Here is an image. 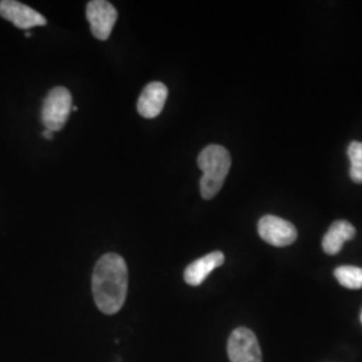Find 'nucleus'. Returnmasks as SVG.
<instances>
[{"label": "nucleus", "instance_id": "1", "mask_svg": "<svg viewBox=\"0 0 362 362\" xmlns=\"http://www.w3.org/2000/svg\"><path fill=\"white\" fill-rule=\"evenodd\" d=\"M91 288L95 305L107 315H113L125 303L128 294V266L124 258L115 252L105 254L97 262Z\"/></svg>", "mask_w": 362, "mask_h": 362}, {"label": "nucleus", "instance_id": "2", "mask_svg": "<svg viewBox=\"0 0 362 362\" xmlns=\"http://www.w3.org/2000/svg\"><path fill=\"white\" fill-rule=\"evenodd\" d=\"M231 163L230 152L221 145L211 144L200 152L197 165L203 172L200 180V194L203 199L211 200L219 194L231 169Z\"/></svg>", "mask_w": 362, "mask_h": 362}, {"label": "nucleus", "instance_id": "3", "mask_svg": "<svg viewBox=\"0 0 362 362\" xmlns=\"http://www.w3.org/2000/svg\"><path fill=\"white\" fill-rule=\"evenodd\" d=\"M73 109L71 93L64 86H57L46 95L42 106V122L45 128L58 132L65 127Z\"/></svg>", "mask_w": 362, "mask_h": 362}, {"label": "nucleus", "instance_id": "4", "mask_svg": "<svg viewBox=\"0 0 362 362\" xmlns=\"http://www.w3.org/2000/svg\"><path fill=\"white\" fill-rule=\"evenodd\" d=\"M227 351L231 362H263L258 338L247 327L233 330L228 338Z\"/></svg>", "mask_w": 362, "mask_h": 362}, {"label": "nucleus", "instance_id": "5", "mask_svg": "<svg viewBox=\"0 0 362 362\" xmlns=\"http://www.w3.org/2000/svg\"><path fill=\"white\" fill-rule=\"evenodd\" d=\"M259 236L269 245L275 247H286L297 240V228L287 220L266 215L258 223Z\"/></svg>", "mask_w": 362, "mask_h": 362}, {"label": "nucleus", "instance_id": "6", "mask_svg": "<svg viewBox=\"0 0 362 362\" xmlns=\"http://www.w3.org/2000/svg\"><path fill=\"white\" fill-rule=\"evenodd\" d=\"M86 18L90 23L93 35L100 40H107L116 25L118 13L112 3L106 0H93L88 3Z\"/></svg>", "mask_w": 362, "mask_h": 362}, {"label": "nucleus", "instance_id": "7", "mask_svg": "<svg viewBox=\"0 0 362 362\" xmlns=\"http://www.w3.org/2000/svg\"><path fill=\"white\" fill-rule=\"evenodd\" d=\"M0 16L10 21L21 30H30L33 27L45 26L47 23L42 13H37L34 8L16 0L0 1Z\"/></svg>", "mask_w": 362, "mask_h": 362}, {"label": "nucleus", "instance_id": "8", "mask_svg": "<svg viewBox=\"0 0 362 362\" xmlns=\"http://www.w3.org/2000/svg\"><path fill=\"white\" fill-rule=\"evenodd\" d=\"M168 98V88L163 82H152L144 88L137 101V110L144 118L158 116Z\"/></svg>", "mask_w": 362, "mask_h": 362}, {"label": "nucleus", "instance_id": "9", "mask_svg": "<svg viewBox=\"0 0 362 362\" xmlns=\"http://www.w3.org/2000/svg\"><path fill=\"white\" fill-rule=\"evenodd\" d=\"M224 254L214 251L203 258L192 262L184 272V281L189 286H200L211 272L224 263Z\"/></svg>", "mask_w": 362, "mask_h": 362}, {"label": "nucleus", "instance_id": "10", "mask_svg": "<svg viewBox=\"0 0 362 362\" xmlns=\"http://www.w3.org/2000/svg\"><path fill=\"white\" fill-rule=\"evenodd\" d=\"M354 236L356 228L351 223L346 220H337L325 235L322 239V248L327 255H336L342 250L344 243L353 239Z\"/></svg>", "mask_w": 362, "mask_h": 362}, {"label": "nucleus", "instance_id": "11", "mask_svg": "<svg viewBox=\"0 0 362 362\" xmlns=\"http://www.w3.org/2000/svg\"><path fill=\"white\" fill-rule=\"evenodd\" d=\"M334 276L339 285L358 290L362 288V269L356 266H341L334 270Z\"/></svg>", "mask_w": 362, "mask_h": 362}, {"label": "nucleus", "instance_id": "12", "mask_svg": "<svg viewBox=\"0 0 362 362\" xmlns=\"http://www.w3.org/2000/svg\"><path fill=\"white\" fill-rule=\"evenodd\" d=\"M348 156L350 160V177L354 182L362 184V143H350Z\"/></svg>", "mask_w": 362, "mask_h": 362}, {"label": "nucleus", "instance_id": "13", "mask_svg": "<svg viewBox=\"0 0 362 362\" xmlns=\"http://www.w3.org/2000/svg\"><path fill=\"white\" fill-rule=\"evenodd\" d=\"M43 137H45L46 140H52V139H54V132L45 129V132H43Z\"/></svg>", "mask_w": 362, "mask_h": 362}, {"label": "nucleus", "instance_id": "14", "mask_svg": "<svg viewBox=\"0 0 362 362\" xmlns=\"http://www.w3.org/2000/svg\"><path fill=\"white\" fill-rule=\"evenodd\" d=\"M361 322H362V311H361Z\"/></svg>", "mask_w": 362, "mask_h": 362}]
</instances>
